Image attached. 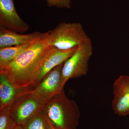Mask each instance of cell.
<instances>
[{
    "instance_id": "7",
    "label": "cell",
    "mask_w": 129,
    "mask_h": 129,
    "mask_svg": "<svg viewBox=\"0 0 129 129\" xmlns=\"http://www.w3.org/2000/svg\"><path fill=\"white\" fill-rule=\"evenodd\" d=\"M113 94L112 106L114 113L120 116L129 115V76L120 75L115 80Z\"/></svg>"
},
{
    "instance_id": "9",
    "label": "cell",
    "mask_w": 129,
    "mask_h": 129,
    "mask_svg": "<svg viewBox=\"0 0 129 129\" xmlns=\"http://www.w3.org/2000/svg\"><path fill=\"white\" fill-rule=\"evenodd\" d=\"M47 35V32L41 33L38 31L22 34L0 26V48L29 45L45 38Z\"/></svg>"
},
{
    "instance_id": "12",
    "label": "cell",
    "mask_w": 129,
    "mask_h": 129,
    "mask_svg": "<svg viewBox=\"0 0 129 129\" xmlns=\"http://www.w3.org/2000/svg\"><path fill=\"white\" fill-rule=\"evenodd\" d=\"M31 44L0 48V72L5 71L9 63Z\"/></svg>"
},
{
    "instance_id": "14",
    "label": "cell",
    "mask_w": 129,
    "mask_h": 129,
    "mask_svg": "<svg viewBox=\"0 0 129 129\" xmlns=\"http://www.w3.org/2000/svg\"><path fill=\"white\" fill-rule=\"evenodd\" d=\"M17 124L9 112L8 107L0 109V129H14Z\"/></svg>"
},
{
    "instance_id": "8",
    "label": "cell",
    "mask_w": 129,
    "mask_h": 129,
    "mask_svg": "<svg viewBox=\"0 0 129 129\" xmlns=\"http://www.w3.org/2000/svg\"><path fill=\"white\" fill-rule=\"evenodd\" d=\"M0 26L19 33L28 29V25L16 11L13 0H0Z\"/></svg>"
},
{
    "instance_id": "15",
    "label": "cell",
    "mask_w": 129,
    "mask_h": 129,
    "mask_svg": "<svg viewBox=\"0 0 129 129\" xmlns=\"http://www.w3.org/2000/svg\"><path fill=\"white\" fill-rule=\"evenodd\" d=\"M49 7H56L58 8H70L71 0H46Z\"/></svg>"
},
{
    "instance_id": "2",
    "label": "cell",
    "mask_w": 129,
    "mask_h": 129,
    "mask_svg": "<svg viewBox=\"0 0 129 129\" xmlns=\"http://www.w3.org/2000/svg\"><path fill=\"white\" fill-rule=\"evenodd\" d=\"M44 108L53 129H77L80 115L78 106L66 96L64 91L51 98Z\"/></svg>"
},
{
    "instance_id": "3",
    "label": "cell",
    "mask_w": 129,
    "mask_h": 129,
    "mask_svg": "<svg viewBox=\"0 0 129 129\" xmlns=\"http://www.w3.org/2000/svg\"><path fill=\"white\" fill-rule=\"evenodd\" d=\"M47 32L50 45L61 50L77 48L89 37L80 23L61 22Z\"/></svg>"
},
{
    "instance_id": "5",
    "label": "cell",
    "mask_w": 129,
    "mask_h": 129,
    "mask_svg": "<svg viewBox=\"0 0 129 129\" xmlns=\"http://www.w3.org/2000/svg\"><path fill=\"white\" fill-rule=\"evenodd\" d=\"M21 93L8 106L9 112L18 124L23 125L36 113L44 108L45 103L30 92Z\"/></svg>"
},
{
    "instance_id": "13",
    "label": "cell",
    "mask_w": 129,
    "mask_h": 129,
    "mask_svg": "<svg viewBox=\"0 0 129 129\" xmlns=\"http://www.w3.org/2000/svg\"><path fill=\"white\" fill-rule=\"evenodd\" d=\"M23 126L24 129H53L44 108L34 114Z\"/></svg>"
},
{
    "instance_id": "11",
    "label": "cell",
    "mask_w": 129,
    "mask_h": 129,
    "mask_svg": "<svg viewBox=\"0 0 129 129\" xmlns=\"http://www.w3.org/2000/svg\"><path fill=\"white\" fill-rule=\"evenodd\" d=\"M31 88H17L5 72L0 73V109L9 106L19 95Z\"/></svg>"
},
{
    "instance_id": "16",
    "label": "cell",
    "mask_w": 129,
    "mask_h": 129,
    "mask_svg": "<svg viewBox=\"0 0 129 129\" xmlns=\"http://www.w3.org/2000/svg\"><path fill=\"white\" fill-rule=\"evenodd\" d=\"M14 129H24L23 125H17V126L14 128Z\"/></svg>"
},
{
    "instance_id": "6",
    "label": "cell",
    "mask_w": 129,
    "mask_h": 129,
    "mask_svg": "<svg viewBox=\"0 0 129 129\" xmlns=\"http://www.w3.org/2000/svg\"><path fill=\"white\" fill-rule=\"evenodd\" d=\"M63 64L54 68L30 90V92L45 104L55 95L64 91L63 87L65 84L62 76Z\"/></svg>"
},
{
    "instance_id": "1",
    "label": "cell",
    "mask_w": 129,
    "mask_h": 129,
    "mask_svg": "<svg viewBox=\"0 0 129 129\" xmlns=\"http://www.w3.org/2000/svg\"><path fill=\"white\" fill-rule=\"evenodd\" d=\"M48 36V33L46 37L24 49L2 72L6 74L17 88L22 89L34 87L42 64L51 47Z\"/></svg>"
},
{
    "instance_id": "10",
    "label": "cell",
    "mask_w": 129,
    "mask_h": 129,
    "mask_svg": "<svg viewBox=\"0 0 129 129\" xmlns=\"http://www.w3.org/2000/svg\"><path fill=\"white\" fill-rule=\"evenodd\" d=\"M77 47L69 50H63L51 46L42 64L35 82L34 87L54 68L64 63L67 59L73 54Z\"/></svg>"
},
{
    "instance_id": "4",
    "label": "cell",
    "mask_w": 129,
    "mask_h": 129,
    "mask_svg": "<svg viewBox=\"0 0 129 129\" xmlns=\"http://www.w3.org/2000/svg\"><path fill=\"white\" fill-rule=\"evenodd\" d=\"M92 54V41L89 37L78 47L73 54L64 62L62 70V76L65 84L69 79L79 78L87 74L89 61Z\"/></svg>"
}]
</instances>
